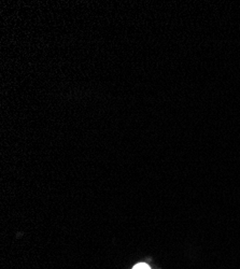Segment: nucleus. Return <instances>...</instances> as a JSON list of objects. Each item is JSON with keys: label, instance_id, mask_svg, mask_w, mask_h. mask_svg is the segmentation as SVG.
Here are the masks:
<instances>
[{"label": "nucleus", "instance_id": "f257e3e1", "mask_svg": "<svg viewBox=\"0 0 240 269\" xmlns=\"http://www.w3.org/2000/svg\"><path fill=\"white\" fill-rule=\"evenodd\" d=\"M132 269H151L149 266L147 265V264H138Z\"/></svg>", "mask_w": 240, "mask_h": 269}]
</instances>
